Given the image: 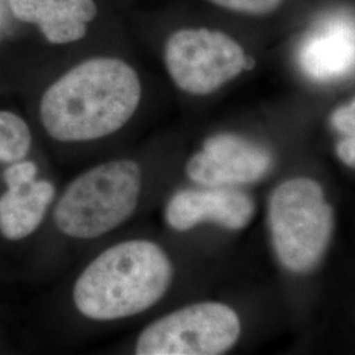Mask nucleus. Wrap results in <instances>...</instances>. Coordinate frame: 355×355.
Returning <instances> with one entry per match:
<instances>
[{
    "label": "nucleus",
    "mask_w": 355,
    "mask_h": 355,
    "mask_svg": "<svg viewBox=\"0 0 355 355\" xmlns=\"http://www.w3.org/2000/svg\"><path fill=\"white\" fill-rule=\"evenodd\" d=\"M137 71L114 57L76 64L41 96L38 114L45 133L61 145H85L120 132L140 107Z\"/></svg>",
    "instance_id": "f257e3e1"
},
{
    "label": "nucleus",
    "mask_w": 355,
    "mask_h": 355,
    "mask_svg": "<svg viewBox=\"0 0 355 355\" xmlns=\"http://www.w3.org/2000/svg\"><path fill=\"white\" fill-rule=\"evenodd\" d=\"M175 266L159 242L145 237L116 242L96 254L76 275L70 299L89 322L139 318L170 291Z\"/></svg>",
    "instance_id": "f03ea898"
},
{
    "label": "nucleus",
    "mask_w": 355,
    "mask_h": 355,
    "mask_svg": "<svg viewBox=\"0 0 355 355\" xmlns=\"http://www.w3.org/2000/svg\"><path fill=\"white\" fill-rule=\"evenodd\" d=\"M144 190L145 170L137 159L110 158L79 173L57 193L53 224L71 241L99 240L132 220Z\"/></svg>",
    "instance_id": "7ed1b4c3"
},
{
    "label": "nucleus",
    "mask_w": 355,
    "mask_h": 355,
    "mask_svg": "<svg viewBox=\"0 0 355 355\" xmlns=\"http://www.w3.org/2000/svg\"><path fill=\"white\" fill-rule=\"evenodd\" d=\"M267 218L283 266L297 274L318 266L331 239L334 216L316 180L293 178L280 183L270 195Z\"/></svg>",
    "instance_id": "20e7f679"
},
{
    "label": "nucleus",
    "mask_w": 355,
    "mask_h": 355,
    "mask_svg": "<svg viewBox=\"0 0 355 355\" xmlns=\"http://www.w3.org/2000/svg\"><path fill=\"white\" fill-rule=\"evenodd\" d=\"M241 337V320L229 305H183L145 325L133 343L136 355L225 354Z\"/></svg>",
    "instance_id": "39448f33"
},
{
    "label": "nucleus",
    "mask_w": 355,
    "mask_h": 355,
    "mask_svg": "<svg viewBox=\"0 0 355 355\" xmlns=\"http://www.w3.org/2000/svg\"><path fill=\"white\" fill-rule=\"evenodd\" d=\"M164 62L178 89L195 96L214 94L253 64L234 38L208 28L173 33L166 41Z\"/></svg>",
    "instance_id": "423d86ee"
},
{
    "label": "nucleus",
    "mask_w": 355,
    "mask_h": 355,
    "mask_svg": "<svg viewBox=\"0 0 355 355\" xmlns=\"http://www.w3.org/2000/svg\"><path fill=\"white\" fill-rule=\"evenodd\" d=\"M272 166V155L262 145L236 133L205 139L184 166L191 182L204 187H240L255 183Z\"/></svg>",
    "instance_id": "0eeeda50"
},
{
    "label": "nucleus",
    "mask_w": 355,
    "mask_h": 355,
    "mask_svg": "<svg viewBox=\"0 0 355 355\" xmlns=\"http://www.w3.org/2000/svg\"><path fill=\"white\" fill-rule=\"evenodd\" d=\"M255 215L254 199L239 187H190L178 190L164 207V221L184 233L205 223L228 230L246 228Z\"/></svg>",
    "instance_id": "6e6552de"
},
{
    "label": "nucleus",
    "mask_w": 355,
    "mask_h": 355,
    "mask_svg": "<svg viewBox=\"0 0 355 355\" xmlns=\"http://www.w3.org/2000/svg\"><path fill=\"white\" fill-rule=\"evenodd\" d=\"M305 76L330 83L355 73V16L336 11L322 16L305 33L297 51Z\"/></svg>",
    "instance_id": "1a4fd4ad"
},
{
    "label": "nucleus",
    "mask_w": 355,
    "mask_h": 355,
    "mask_svg": "<svg viewBox=\"0 0 355 355\" xmlns=\"http://www.w3.org/2000/svg\"><path fill=\"white\" fill-rule=\"evenodd\" d=\"M13 16L40 28L51 44H69L86 36L98 15L94 0H8Z\"/></svg>",
    "instance_id": "9d476101"
},
{
    "label": "nucleus",
    "mask_w": 355,
    "mask_h": 355,
    "mask_svg": "<svg viewBox=\"0 0 355 355\" xmlns=\"http://www.w3.org/2000/svg\"><path fill=\"white\" fill-rule=\"evenodd\" d=\"M57 189L48 179L8 184L0 195V234L8 241L32 236L44 223L57 198Z\"/></svg>",
    "instance_id": "9b49d317"
},
{
    "label": "nucleus",
    "mask_w": 355,
    "mask_h": 355,
    "mask_svg": "<svg viewBox=\"0 0 355 355\" xmlns=\"http://www.w3.org/2000/svg\"><path fill=\"white\" fill-rule=\"evenodd\" d=\"M32 142L31 128L23 117L0 111V164L10 165L26 158Z\"/></svg>",
    "instance_id": "f8f14e48"
},
{
    "label": "nucleus",
    "mask_w": 355,
    "mask_h": 355,
    "mask_svg": "<svg viewBox=\"0 0 355 355\" xmlns=\"http://www.w3.org/2000/svg\"><path fill=\"white\" fill-rule=\"evenodd\" d=\"M221 8H225L233 12L263 16L274 12L279 8L283 0H208Z\"/></svg>",
    "instance_id": "ddd939ff"
},
{
    "label": "nucleus",
    "mask_w": 355,
    "mask_h": 355,
    "mask_svg": "<svg viewBox=\"0 0 355 355\" xmlns=\"http://www.w3.org/2000/svg\"><path fill=\"white\" fill-rule=\"evenodd\" d=\"M330 121L343 136H355V98L349 104L337 108L331 114Z\"/></svg>",
    "instance_id": "4468645a"
},
{
    "label": "nucleus",
    "mask_w": 355,
    "mask_h": 355,
    "mask_svg": "<svg viewBox=\"0 0 355 355\" xmlns=\"http://www.w3.org/2000/svg\"><path fill=\"white\" fill-rule=\"evenodd\" d=\"M336 153L345 165L355 168V136H343L336 145Z\"/></svg>",
    "instance_id": "2eb2a0df"
}]
</instances>
